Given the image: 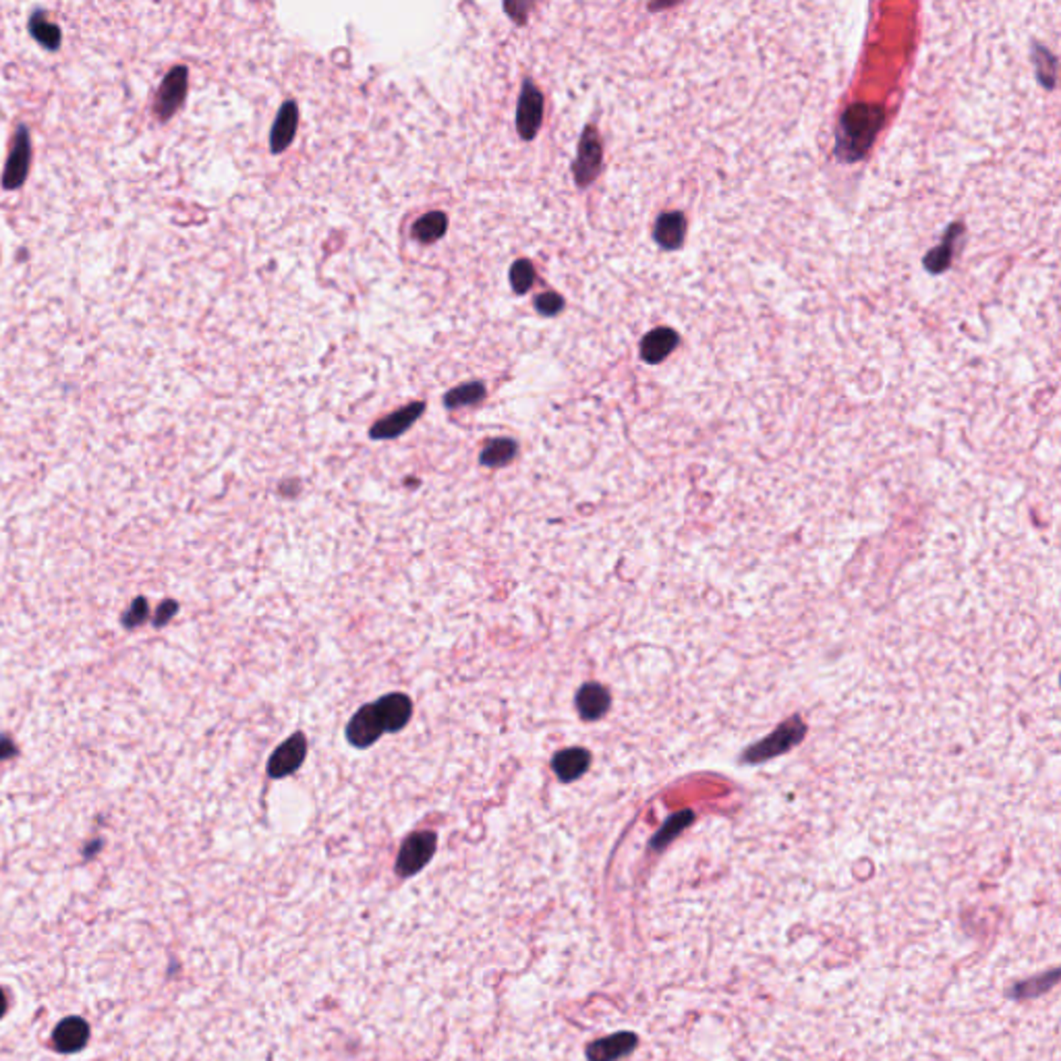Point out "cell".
Returning <instances> with one entry per match:
<instances>
[{
	"instance_id": "24",
	"label": "cell",
	"mask_w": 1061,
	"mask_h": 1061,
	"mask_svg": "<svg viewBox=\"0 0 1061 1061\" xmlns=\"http://www.w3.org/2000/svg\"><path fill=\"white\" fill-rule=\"evenodd\" d=\"M535 282V268L530 264L529 259H519L514 261L512 268H510V284H512V290L519 295H525L530 290Z\"/></svg>"
},
{
	"instance_id": "18",
	"label": "cell",
	"mask_w": 1061,
	"mask_h": 1061,
	"mask_svg": "<svg viewBox=\"0 0 1061 1061\" xmlns=\"http://www.w3.org/2000/svg\"><path fill=\"white\" fill-rule=\"evenodd\" d=\"M684 233H687V220H684L680 212H670V214H664V216H659L657 225H656V233L653 235H656V241L659 243V247L674 251L682 245Z\"/></svg>"
},
{
	"instance_id": "1",
	"label": "cell",
	"mask_w": 1061,
	"mask_h": 1061,
	"mask_svg": "<svg viewBox=\"0 0 1061 1061\" xmlns=\"http://www.w3.org/2000/svg\"><path fill=\"white\" fill-rule=\"evenodd\" d=\"M883 125V109L877 104H855L844 112L837 127L835 153L842 163H856L871 148Z\"/></svg>"
},
{
	"instance_id": "19",
	"label": "cell",
	"mask_w": 1061,
	"mask_h": 1061,
	"mask_svg": "<svg viewBox=\"0 0 1061 1061\" xmlns=\"http://www.w3.org/2000/svg\"><path fill=\"white\" fill-rule=\"evenodd\" d=\"M519 452V446L510 437H496V440H489L486 446H483L481 450V457H479V463L483 467H489V468H498V467H504L514 460Z\"/></svg>"
},
{
	"instance_id": "15",
	"label": "cell",
	"mask_w": 1061,
	"mask_h": 1061,
	"mask_svg": "<svg viewBox=\"0 0 1061 1061\" xmlns=\"http://www.w3.org/2000/svg\"><path fill=\"white\" fill-rule=\"evenodd\" d=\"M89 1039V1028L86 1022L81 1018H67L60 1022V1024L55 1028V1035H52V1041H55V1047L60 1053H75L86 1047V1043Z\"/></svg>"
},
{
	"instance_id": "22",
	"label": "cell",
	"mask_w": 1061,
	"mask_h": 1061,
	"mask_svg": "<svg viewBox=\"0 0 1061 1061\" xmlns=\"http://www.w3.org/2000/svg\"><path fill=\"white\" fill-rule=\"evenodd\" d=\"M29 32H32V36L44 46V48L57 50L60 46V29L55 23L46 19L44 13H36L34 17L29 19Z\"/></svg>"
},
{
	"instance_id": "14",
	"label": "cell",
	"mask_w": 1061,
	"mask_h": 1061,
	"mask_svg": "<svg viewBox=\"0 0 1061 1061\" xmlns=\"http://www.w3.org/2000/svg\"><path fill=\"white\" fill-rule=\"evenodd\" d=\"M676 344H678V334L672 328H657L643 338L641 357L649 365H657L666 357H670Z\"/></svg>"
},
{
	"instance_id": "3",
	"label": "cell",
	"mask_w": 1061,
	"mask_h": 1061,
	"mask_svg": "<svg viewBox=\"0 0 1061 1061\" xmlns=\"http://www.w3.org/2000/svg\"><path fill=\"white\" fill-rule=\"evenodd\" d=\"M602 168V142H599L597 129L585 127L579 143V153H576V163L573 166L574 181L579 187H587L595 181Z\"/></svg>"
},
{
	"instance_id": "28",
	"label": "cell",
	"mask_w": 1061,
	"mask_h": 1061,
	"mask_svg": "<svg viewBox=\"0 0 1061 1061\" xmlns=\"http://www.w3.org/2000/svg\"><path fill=\"white\" fill-rule=\"evenodd\" d=\"M174 612H176V604H173V602L164 604L163 607H160V612H158V618H156L158 622H156V625H164V622H166L168 618H171Z\"/></svg>"
},
{
	"instance_id": "25",
	"label": "cell",
	"mask_w": 1061,
	"mask_h": 1061,
	"mask_svg": "<svg viewBox=\"0 0 1061 1061\" xmlns=\"http://www.w3.org/2000/svg\"><path fill=\"white\" fill-rule=\"evenodd\" d=\"M535 310L543 315H556L564 310V299L558 293H543L535 299Z\"/></svg>"
},
{
	"instance_id": "23",
	"label": "cell",
	"mask_w": 1061,
	"mask_h": 1061,
	"mask_svg": "<svg viewBox=\"0 0 1061 1061\" xmlns=\"http://www.w3.org/2000/svg\"><path fill=\"white\" fill-rule=\"evenodd\" d=\"M690 821H693V813L690 811H684L680 814H674V817L667 821V824L659 829V834L653 837L651 846L653 848H664V846L670 844L676 835H678L684 827H687Z\"/></svg>"
},
{
	"instance_id": "20",
	"label": "cell",
	"mask_w": 1061,
	"mask_h": 1061,
	"mask_svg": "<svg viewBox=\"0 0 1061 1061\" xmlns=\"http://www.w3.org/2000/svg\"><path fill=\"white\" fill-rule=\"evenodd\" d=\"M448 230V218L442 212H429L413 225V236L423 245H432Z\"/></svg>"
},
{
	"instance_id": "8",
	"label": "cell",
	"mask_w": 1061,
	"mask_h": 1061,
	"mask_svg": "<svg viewBox=\"0 0 1061 1061\" xmlns=\"http://www.w3.org/2000/svg\"><path fill=\"white\" fill-rule=\"evenodd\" d=\"M382 734H383V726L378 718V713H375L373 703L361 707V709L352 715V720L349 721V726H347L349 742L357 749L372 747V744L378 741Z\"/></svg>"
},
{
	"instance_id": "6",
	"label": "cell",
	"mask_w": 1061,
	"mask_h": 1061,
	"mask_svg": "<svg viewBox=\"0 0 1061 1061\" xmlns=\"http://www.w3.org/2000/svg\"><path fill=\"white\" fill-rule=\"evenodd\" d=\"M184 94H187V67H174L171 73L166 75L163 88L158 91L156 98V117L160 121H168L173 114L181 109Z\"/></svg>"
},
{
	"instance_id": "7",
	"label": "cell",
	"mask_w": 1061,
	"mask_h": 1061,
	"mask_svg": "<svg viewBox=\"0 0 1061 1061\" xmlns=\"http://www.w3.org/2000/svg\"><path fill=\"white\" fill-rule=\"evenodd\" d=\"M305 755H307L305 736L303 734L290 736L289 741H284L280 747L274 751V755L268 761V773L276 780L287 778V775L295 773L297 769L303 765Z\"/></svg>"
},
{
	"instance_id": "10",
	"label": "cell",
	"mask_w": 1061,
	"mask_h": 1061,
	"mask_svg": "<svg viewBox=\"0 0 1061 1061\" xmlns=\"http://www.w3.org/2000/svg\"><path fill=\"white\" fill-rule=\"evenodd\" d=\"M423 411H425V403L406 404L403 409H398L388 415V417L375 423V425L369 429V436H372V440H392V437H398L421 417Z\"/></svg>"
},
{
	"instance_id": "4",
	"label": "cell",
	"mask_w": 1061,
	"mask_h": 1061,
	"mask_svg": "<svg viewBox=\"0 0 1061 1061\" xmlns=\"http://www.w3.org/2000/svg\"><path fill=\"white\" fill-rule=\"evenodd\" d=\"M543 121V94L527 79L522 83L519 106H517V131L525 142H530L537 135Z\"/></svg>"
},
{
	"instance_id": "17",
	"label": "cell",
	"mask_w": 1061,
	"mask_h": 1061,
	"mask_svg": "<svg viewBox=\"0 0 1061 1061\" xmlns=\"http://www.w3.org/2000/svg\"><path fill=\"white\" fill-rule=\"evenodd\" d=\"M576 709H579L581 718L587 721H594L604 718L605 711L610 709V693L602 684H585L576 695Z\"/></svg>"
},
{
	"instance_id": "30",
	"label": "cell",
	"mask_w": 1061,
	"mask_h": 1061,
	"mask_svg": "<svg viewBox=\"0 0 1061 1061\" xmlns=\"http://www.w3.org/2000/svg\"><path fill=\"white\" fill-rule=\"evenodd\" d=\"M5 1012H6V995L3 993V989H0V1018L5 1016Z\"/></svg>"
},
{
	"instance_id": "2",
	"label": "cell",
	"mask_w": 1061,
	"mask_h": 1061,
	"mask_svg": "<svg viewBox=\"0 0 1061 1061\" xmlns=\"http://www.w3.org/2000/svg\"><path fill=\"white\" fill-rule=\"evenodd\" d=\"M436 834L434 832H417L406 837L401 852L396 858V873L401 877H413L417 875L429 860H432L436 852Z\"/></svg>"
},
{
	"instance_id": "21",
	"label": "cell",
	"mask_w": 1061,
	"mask_h": 1061,
	"mask_svg": "<svg viewBox=\"0 0 1061 1061\" xmlns=\"http://www.w3.org/2000/svg\"><path fill=\"white\" fill-rule=\"evenodd\" d=\"M483 398H486V386H483L481 382H468L463 383V386L450 390L448 394L444 396V404L446 409H460V406H471L481 403Z\"/></svg>"
},
{
	"instance_id": "27",
	"label": "cell",
	"mask_w": 1061,
	"mask_h": 1061,
	"mask_svg": "<svg viewBox=\"0 0 1061 1061\" xmlns=\"http://www.w3.org/2000/svg\"><path fill=\"white\" fill-rule=\"evenodd\" d=\"M148 616V605H145V599H137L135 605L131 607L129 614L125 616L127 626H135V625H142V622Z\"/></svg>"
},
{
	"instance_id": "26",
	"label": "cell",
	"mask_w": 1061,
	"mask_h": 1061,
	"mask_svg": "<svg viewBox=\"0 0 1061 1061\" xmlns=\"http://www.w3.org/2000/svg\"><path fill=\"white\" fill-rule=\"evenodd\" d=\"M950 247H951L950 241L943 243L941 247H937L931 253V256L927 257V264H929L927 268H929V270H931V272H941V270H945V268H948L950 257H951V249Z\"/></svg>"
},
{
	"instance_id": "16",
	"label": "cell",
	"mask_w": 1061,
	"mask_h": 1061,
	"mask_svg": "<svg viewBox=\"0 0 1061 1061\" xmlns=\"http://www.w3.org/2000/svg\"><path fill=\"white\" fill-rule=\"evenodd\" d=\"M591 765V755L585 749H566L560 751L552 761L553 773L560 782H574L587 772Z\"/></svg>"
},
{
	"instance_id": "12",
	"label": "cell",
	"mask_w": 1061,
	"mask_h": 1061,
	"mask_svg": "<svg viewBox=\"0 0 1061 1061\" xmlns=\"http://www.w3.org/2000/svg\"><path fill=\"white\" fill-rule=\"evenodd\" d=\"M297 127H299V106H297L295 100H287V102L282 104V109L278 110V117H276L274 125H272L270 152L282 153L284 150H287L290 142L295 140Z\"/></svg>"
},
{
	"instance_id": "13",
	"label": "cell",
	"mask_w": 1061,
	"mask_h": 1061,
	"mask_svg": "<svg viewBox=\"0 0 1061 1061\" xmlns=\"http://www.w3.org/2000/svg\"><path fill=\"white\" fill-rule=\"evenodd\" d=\"M803 734V724L798 720H792L790 724L783 726L782 730H778L773 736H769L765 742L757 744L755 749L749 752V759L751 761H761V759H767V757H773L778 755V752L788 751L792 744L798 742V738Z\"/></svg>"
},
{
	"instance_id": "29",
	"label": "cell",
	"mask_w": 1061,
	"mask_h": 1061,
	"mask_svg": "<svg viewBox=\"0 0 1061 1061\" xmlns=\"http://www.w3.org/2000/svg\"><path fill=\"white\" fill-rule=\"evenodd\" d=\"M15 752V747L9 741H0V757H11Z\"/></svg>"
},
{
	"instance_id": "9",
	"label": "cell",
	"mask_w": 1061,
	"mask_h": 1061,
	"mask_svg": "<svg viewBox=\"0 0 1061 1061\" xmlns=\"http://www.w3.org/2000/svg\"><path fill=\"white\" fill-rule=\"evenodd\" d=\"M375 713L383 726V732H401L409 724L413 715L411 699L403 693H392L373 703Z\"/></svg>"
},
{
	"instance_id": "5",
	"label": "cell",
	"mask_w": 1061,
	"mask_h": 1061,
	"mask_svg": "<svg viewBox=\"0 0 1061 1061\" xmlns=\"http://www.w3.org/2000/svg\"><path fill=\"white\" fill-rule=\"evenodd\" d=\"M29 164H32V142H29L27 127H19L15 131L13 145L9 160H6V168L3 174V187L5 189H17L27 179Z\"/></svg>"
},
{
	"instance_id": "11",
	"label": "cell",
	"mask_w": 1061,
	"mask_h": 1061,
	"mask_svg": "<svg viewBox=\"0 0 1061 1061\" xmlns=\"http://www.w3.org/2000/svg\"><path fill=\"white\" fill-rule=\"evenodd\" d=\"M636 1043V1035L633 1033H616L612 1036H605V1039H599L595 1043H591L587 1047V1059L589 1061H618L622 1057H626L628 1053H633Z\"/></svg>"
}]
</instances>
